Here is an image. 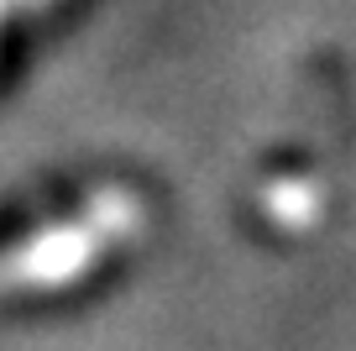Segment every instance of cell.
<instances>
[{
	"label": "cell",
	"mask_w": 356,
	"mask_h": 351,
	"mask_svg": "<svg viewBox=\"0 0 356 351\" xmlns=\"http://www.w3.org/2000/svg\"><path fill=\"white\" fill-rule=\"evenodd\" d=\"M6 11H16V6H11V0H0V22H6Z\"/></svg>",
	"instance_id": "277c9868"
},
{
	"label": "cell",
	"mask_w": 356,
	"mask_h": 351,
	"mask_svg": "<svg viewBox=\"0 0 356 351\" xmlns=\"http://www.w3.org/2000/svg\"><path fill=\"white\" fill-rule=\"evenodd\" d=\"M11 6H22V11H37V6H47V0H11Z\"/></svg>",
	"instance_id": "3957f363"
},
{
	"label": "cell",
	"mask_w": 356,
	"mask_h": 351,
	"mask_svg": "<svg viewBox=\"0 0 356 351\" xmlns=\"http://www.w3.org/2000/svg\"><path fill=\"white\" fill-rule=\"evenodd\" d=\"M142 226V199L131 189H105L84 205L79 220L47 226L37 236H26L22 247L0 252V288H53L79 278L84 267L100 263V252H111L121 236Z\"/></svg>",
	"instance_id": "6da1fadb"
},
{
	"label": "cell",
	"mask_w": 356,
	"mask_h": 351,
	"mask_svg": "<svg viewBox=\"0 0 356 351\" xmlns=\"http://www.w3.org/2000/svg\"><path fill=\"white\" fill-rule=\"evenodd\" d=\"M320 184L314 178H278V184L267 189V215L278 220V226H309L314 215H320Z\"/></svg>",
	"instance_id": "7a4b0ae2"
}]
</instances>
